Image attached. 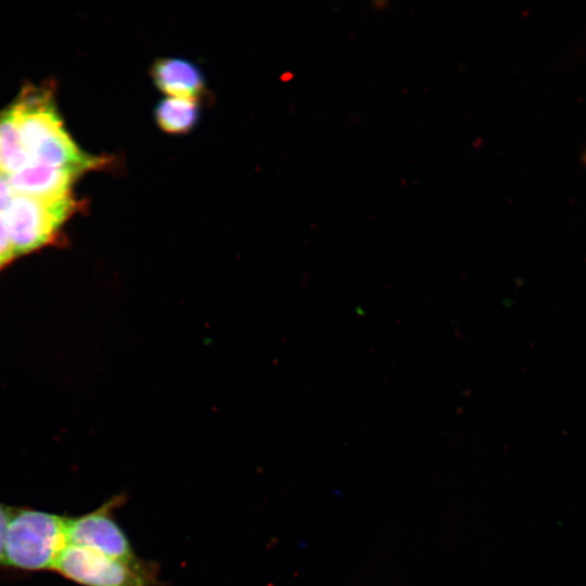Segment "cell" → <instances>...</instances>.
<instances>
[{"instance_id": "6da1fadb", "label": "cell", "mask_w": 586, "mask_h": 586, "mask_svg": "<svg viewBox=\"0 0 586 586\" xmlns=\"http://www.w3.org/2000/svg\"><path fill=\"white\" fill-rule=\"evenodd\" d=\"M68 517L11 507L1 565L26 572L53 571L68 545Z\"/></svg>"}, {"instance_id": "7a4b0ae2", "label": "cell", "mask_w": 586, "mask_h": 586, "mask_svg": "<svg viewBox=\"0 0 586 586\" xmlns=\"http://www.w3.org/2000/svg\"><path fill=\"white\" fill-rule=\"evenodd\" d=\"M53 571L82 586H165L155 563H129L76 545H67Z\"/></svg>"}, {"instance_id": "3957f363", "label": "cell", "mask_w": 586, "mask_h": 586, "mask_svg": "<svg viewBox=\"0 0 586 586\" xmlns=\"http://www.w3.org/2000/svg\"><path fill=\"white\" fill-rule=\"evenodd\" d=\"M72 209L71 195L40 199L15 194L2 215L16 257L50 243Z\"/></svg>"}, {"instance_id": "277c9868", "label": "cell", "mask_w": 586, "mask_h": 586, "mask_svg": "<svg viewBox=\"0 0 586 586\" xmlns=\"http://www.w3.org/2000/svg\"><path fill=\"white\" fill-rule=\"evenodd\" d=\"M126 501L125 495H115L93 511L68 517V545H76L129 563L140 558L125 531L115 519L114 511Z\"/></svg>"}, {"instance_id": "5b68a950", "label": "cell", "mask_w": 586, "mask_h": 586, "mask_svg": "<svg viewBox=\"0 0 586 586\" xmlns=\"http://www.w3.org/2000/svg\"><path fill=\"white\" fill-rule=\"evenodd\" d=\"M149 75L154 86L166 97L201 102L208 97L205 76L191 60L179 56L157 58L150 66Z\"/></svg>"}, {"instance_id": "8992f818", "label": "cell", "mask_w": 586, "mask_h": 586, "mask_svg": "<svg viewBox=\"0 0 586 586\" xmlns=\"http://www.w3.org/2000/svg\"><path fill=\"white\" fill-rule=\"evenodd\" d=\"M77 175L69 169L28 164L5 178L14 195L56 199L69 195V187Z\"/></svg>"}, {"instance_id": "52a82bcc", "label": "cell", "mask_w": 586, "mask_h": 586, "mask_svg": "<svg viewBox=\"0 0 586 586\" xmlns=\"http://www.w3.org/2000/svg\"><path fill=\"white\" fill-rule=\"evenodd\" d=\"M154 122L158 129L168 135H186L192 131L200 122V103L193 100L164 97L153 111Z\"/></svg>"}, {"instance_id": "ba28073f", "label": "cell", "mask_w": 586, "mask_h": 586, "mask_svg": "<svg viewBox=\"0 0 586 586\" xmlns=\"http://www.w3.org/2000/svg\"><path fill=\"white\" fill-rule=\"evenodd\" d=\"M29 164L16 125L13 109L0 116V174L12 175Z\"/></svg>"}, {"instance_id": "9c48e42d", "label": "cell", "mask_w": 586, "mask_h": 586, "mask_svg": "<svg viewBox=\"0 0 586 586\" xmlns=\"http://www.w3.org/2000/svg\"><path fill=\"white\" fill-rule=\"evenodd\" d=\"M13 196L14 193L5 176L0 174V214H3Z\"/></svg>"}, {"instance_id": "30bf717a", "label": "cell", "mask_w": 586, "mask_h": 586, "mask_svg": "<svg viewBox=\"0 0 586 586\" xmlns=\"http://www.w3.org/2000/svg\"><path fill=\"white\" fill-rule=\"evenodd\" d=\"M10 512L11 507L0 502V565L2 563L4 534Z\"/></svg>"}]
</instances>
